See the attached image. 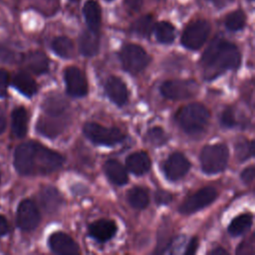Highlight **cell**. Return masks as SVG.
Listing matches in <instances>:
<instances>
[{
	"label": "cell",
	"mask_w": 255,
	"mask_h": 255,
	"mask_svg": "<svg viewBox=\"0 0 255 255\" xmlns=\"http://www.w3.org/2000/svg\"><path fill=\"white\" fill-rule=\"evenodd\" d=\"M64 157L37 141H27L18 145L14 152V166L22 175L48 174L59 169Z\"/></svg>",
	"instance_id": "1"
},
{
	"label": "cell",
	"mask_w": 255,
	"mask_h": 255,
	"mask_svg": "<svg viewBox=\"0 0 255 255\" xmlns=\"http://www.w3.org/2000/svg\"><path fill=\"white\" fill-rule=\"evenodd\" d=\"M240 60L239 50L234 44L220 37L214 38L200 60L205 80L211 81L227 70L238 68Z\"/></svg>",
	"instance_id": "2"
},
{
	"label": "cell",
	"mask_w": 255,
	"mask_h": 255,
	"mask_svg": "<svg viewBox=\"0 0 255 255\" xmlns=\"http://www.w3.org/2000/svg\"><path fill=\"white\" fill-rule=\"evenodd\" d=\"M209 111L201 104L193 103L178 110L175 115L176 123L189 135H200L208 125Z\"/></svg>",
	"instance_id": "3"
},
{
	"label": "cell",
	"mask_w": 255,
	"mask_h": 255,
	"mask_svg": "<svg viewBox=\"0 0 255 255\" xmlns=\"http://www.w3.org/2000/svg\"><path fill=\"white\" fill-rule=\"evenodd\" d=\"M229 151L224 143L209 144L202 148L199 156L201 169L207 174H215L225 169Z\"/></svg>",
	"instance_id": "4"
},
{
	"label": "cell",
	"mask_w": 255,
	"mask_h": 255,
	"mask_svg": "<svg viewBox=\"0 0 255 255\" xmlns=\"http://www.w3.org/2000/svg\"><path fill=\"white\" fill-rule=\"evenodd\" d=\"M84 133L95 144L107 146L116 145L126 138V135L118 128H107L97 123L85 124Z\"/></svg>",
	"instance_id": "5"
},
{
	"label": "cell",
	"mask_w": 255,
	"mask_h": 255,
	"mask_svg": "<svg viewBox=\"0 0 255 255\" xmlns=\"http://www.w3.org/2000/svg\"><path fill=\"white\" fill-rule=\"evenodd\" d=\"M119 57L123 68L130 74L141 72L150 62V57L145 50L135 44H128L124 46Z\"/></svg>",
	"instance_id": "6"
},
{
	"label": "cell",
	"mask_w": 255,
	"mask_h": 255,
	"mask_svg": "<svg viewBox=\"0 0 255 255\" xmlns=\"http://www.w3.org/2000/svg\"><path fill=\"white\" fill-rule=\"evenodd\" d=\"M210 33V24L206 20L190 22L182 32L180 42L188 50H198L205 43Z\"/></svg>",
	"instance_id": "7"
},
{
	"label": "cell",
	"mask_w": 255,
	"mask_h": 255,
	"mask_svg": "<svg viewBox=\"0 0 255 255\" xmlns=\"http://www.w3.org/2000/svg\"><path fill=\"white\" fill-rule=\"evenodd\" d=\"M199 91V86L194 80L166 81L160 86V94L168 100H186L193 98Z\"/></svg>",
	"instance_id": "8"
},
{
	"label": "cell",
	"mask_w": 255,
	"mask_h": 255,
	"mask_svg": "<svg viewBox=\"0 0 255 255\" xmlns=\"http://www.w3.org/2000/svg\"><path fill=\"white\" fill-rule=\"evenodd\" d=\"M217 197V190L212 186H205L190 195L180 205L179 211L182 214H191L211 204Z\"/></svg>",
	"instance_id": "9"
},
{
	"label": "cell",
	"mask_w": 255,
	"mask_h": 255,
	"mask_svg": "<svg viewBox=\"0 0 255 255\" xmlns=\"http://www.w3.org/2000/svg\"><path fill=\"white\" fill-rule=\"evenodd\" d=\"M40 222V212L31 199L22 200L17 208V224L24 231L35 229Z\"/></svg>",
	"instance_id": "10"
},
{
	"label": "cell",
	"mask_w": 255,
	"mask_h": 255,
	"mask_svg": "<svg viewBox=\"0 0 255 255\" xmlns=\"http://www.w3.org/2000/svg\"><path fill=\"white\" fill-rule=\"evenodd\" d=\"M68 123L69 116L67 114L60 116L45 114L44 117L39 118L36 128L39 133L43 134L44 136L52 138L58 136L67 127Z\"/></svg>",
	"instance_id": "11"
},
{
	"label": "cell",
	"mask_w": 255,
	"mask_h": 255,
	"mask_svg": "<svg viewBox=\"0 0 255 255\" xmlns=\"http://www.w3.org/2000/svg\"><path fill=\"white\" fill-rule=\"evenodd\" d=\"M190 166V162L182 153L173 152L163 163V172L168 180L176 181L184 177Z\"/></svg>",
	"instance_id": "12"
},
{
	"label": "cell",
	"mask_w": 255,
	"mask_h": 255,
	"mask_svg": "<svg viewBox=\"0 0 255 255\" xmlns=\"http://www.w3.org/2000/svg\"><path fill=\"white\" fill-rule=\"evenodd\" d=\"M64 80L70 96L82 98L88 94L87 80L83 72L77 67H68L64 72Z\"/></svg>",
	"instance_id": "13"
},
{
	"label": "cell",
	"mask_w": 255,
	"mask_h": 255,
	"mask_svg": "<svg viewBox=\"0 0 255 255\" xmlns=\"http://www.w3.org/2000/svg\"><path fill=\"white\" fill-rule=\"evenodd\" d=\"M50 249L60 255H74L79 254L80 249L75 240L64 232H55L50 235L49 240Z\"/></svg>",
	"instance_id": "14"
},
{
	"label": "cell",
	"mask_w": 255,
	"mask_h": 255,
	"mask_svg": "<svg viewBox=\"0 0 255 255\" xmlns=\"http://www.w3.org/2000/svg\"><path fill=\"white\" fill-rule=\"evenodd\" d=\"M117 229L118 227L114 220L99 219L89 225L88 233L96 241L105 243L115 236Z\"/></svg>",
	"instance_id": "15"
},
{
	"label": "cell",
	"mask_w": 255,
	"mask_h": 255,
	"mask_svg": "<svg viewBox=\"0 0 255 255\" xmlns=\"http://www.w3.org/2000/svg\"><path fill=\"white\" fill-rule=\"evenodd\" d=\"M105 92L109 99L119 107L124 106L128 101L127 86L121 78L116 76L108 78L105 84Z\"/></svg>",
	"instance_id": "16"
},
{
	"label": "cell",
	"mask_w": 255,
	"mask_h": 255,
	"mask_svg": "<svg viewBox=\"0 0 255 255\" xmlns=\"http://www.w3.org/2000/svg\"><path fill=\"white\" fill-rule=\"evenodd\" d=\"M127 168L135 175H142L150 168L151 161L144 151H136L129 154L126 159Z\"/></svg>",
	"instance_id": "17"
},
{
	"label": "cell",
	"mask_w": 255,
	"mask_h": 255,
	"mask_svg": "<svg viewBox=\"0 0 255 255\" xmlns=\"http://www.w3.org/2000/svg\"><path fill=\"white\" fill-rule=\"evenodd\" d=\"M100 47L99 32L88 29L84 31L79 38V49L85 57L95 56Z\"/></svg>",
	"instance_id": "18"
},
{
	"label": "cell",
	"mask_w": 255,
	"mask_h": 255,
	"mask_svg": "<svg viewBox=\"0 0 255 255\" xmlns=\"http://www.w3.org/2000/svg\"><path fill=\"white\" fill-rule=\"evenodd\" d=\"M23 62L25 66L36 75L45 74L49 70V59L41 51H33L28 53L23 58Z\"/></svg>",
	"instance_id": "19"
},
{
	"label": "cell",
	"mask_w": 255,
	"mask_h": 255,
	"mask_svg": "<svg viewBox=\"0 0 255 255\" xmlns=\"http://www.w3.org/2000/svg\"><path fill=\"white\" fill-rule=\"evenodd\" d=\"M104 171L108 178L116 185H125L128 180L126 168L115 159H109L105 162Z\"/></svg>",
	"instance_id": "20"
},
{
	"label": "cell",
	"mask_w": 255,
	"mask_h": 255,
	"mask_svg": "<svg viewBox=\"0 0 255 255\" xmlns=\"http://www.w3.org/2000/svg\"><path fill=\"white\" fill-rule=\"evenodd\" d=\"M12 86L27 98L33 97L38 90L36 82L25 72H19L12 79Z\"/></svg>",
	"instance_id": "21"
},
{
	"label": "cell",
	"mask_w": 255,
	"mask_h": 255,
	"mask_svg": "<svg viewBox=\"0 0 255 255\" xmlns=\"http://www.w3.org/2000/svg\"><path fill=\"white\" fill-rule=\"evenodd\" d=\"M40 200L47 212L57 211L63 204V198L59 191L52 186H45L40 192Z\"/></svg>",
	"instance_id": "22"
},
{
	"label": "cell",
	"mask_w": 255,
	"mask_h": 255,
	"mask_svg": "<svg viewBox=\"0 0 255 255\" xmlns=\"http://www.w3.org/2000/svg\"><path fill=\"white\" fill-rule=\"evenodd\" d=\"M12 132L17 137H23L28 129V114L25 108H16L11 115Z\"/></svg>",
	"instance_id": "23"
},
{
	"label": "cell",
	"mask_w": 255,
	"mask_h": 255,
	"mask_svg": "<svg viewBox=\"0 0 255 255\" xmlns=\"http://www.w3.org/2000/svg\"><path fill=\"white\" fill-rule=\"evenodd\" d=\"M83 13L89 29L99 32L101 26V7L95 0H88L84 4Z\"/></svg>",
	"instance_id": "24"
},
{
	"label": "cell",
	"mask_w": 255,
	"mask_h": 255,
	"mask_svg": "<svg viewBox=\"0 0 255 255\" xmlns=\"http://www.w3.org/2000/svg\"><path fill=\"white\" fill-rule=\"evenodd\" d=\"M67 102L59 95L48 97L43 103V110L46 115H66L67 114Z\"/></svg>",
	"instance_id": "25"
},
{
	"label": "cell",
	"mask_w": 255,
	"mask_h": 255,
	"mask_svg": "<svg viewBox=\"0 0 255 255\" xmlns=\"http://www.w3.org/2000/svg\"><path fill=\"white\" fill-rule=\"evenodd\" d=\"M253 216L251 213H243L236 216L228 226V232L232 236H239L248 231L252 225Z\"/></svg>",
	"instance_id": "26"
},
{
	"label": "cell",
	"mask_w": 255,
	"mask_h": 255,
	"mask_svg": "<svg viewBox=\"0 0 255 255\" xmlns=\"http://www.w3.org/2000/svg\"><path fill=\"white\" fill-rule=\"evenodd\" d=\"M127 199L128 203L135 209L145 208L149 201L147 190L139 186H135L129 189L127 194Z\"/></svg>",
	"instance_id": "27"
},
{
	"label": "cell",
	"mask_w": 255,
	"mask_h": 255,
	"mask_svg": "<svg viewBox=\"0 0 255 255\" xmlns=\"http://www.w3.org/2000/svg\"><path fill=\"white\" fill-rule=\"evenodd\" d=\"M51 47L52 50L63 59H70L74 55V45L68 37L60 36L55 38L51 44Z\"/></svg>",
	"instance_id": "28"
},
{
	"label": "cell",
	"mask_w": 255,
	"mask_h": 255,
	"mask_svg": "<svg viewBox=\"0 0 255 255\" xmlns=\"http://www.w3.org/2000/svg\"><path fill=\"white\" fill-rule=\"evenodd\" d=\"M154 34L156 40L161 44H170L175 38V28L172 24L166 21H161L155 24Z\"/></svg>",
	"instance_id": "29"
},
{
	"label": "cell",
	"mask_w": 255,
	"mask_h": 255,
	"mask_svg": "<svg viewBox=\"0 0 255 255\" xmlns=\"http://www.w3.org/2000/svg\"><path fill=\"white\" fill-rule=\"evenodd\" d=\"M153 29V19L150 15H144L139 17L131 26L133 33L140 37H148Z\"/></svg>",
	"instance_id": "30"
},
{
	"label": "cell",
	"mask_w": 255,
	"mask_h": 255,
	"mask_svg": "<svg viewBox=\"0 0 255 255\" xmlns=\"http://www.w3.org/2000/svg\"><path fill=\"white\" fill-rule=\"evenodd\" d=\"M246 17L242 10H235L229 13L225 18V26L229 31L236 32L245 26Z\"/></svg>",
	"instance_id": "31"
},
{
	"label": "cell",
	"mask_w": 255,
	"mask_h": 255,
	"mask_svg": "<svg viewBox=\"0 0 255 255\" xmlns=\"http://www.w3.org/2000/svg\"><path fill=\"white\" fill-rule=\"evenodd\" d=\"M254 155V141L253 140H243L236 143L235 146V156L240 162Z\"/></svg>",
	"instance_id": "32"
},
{
	"label": "cell",
	"mask_w": 255,
	"mask_h": 255,
	"mask_svg": "<svg viewBox=\"0 0 255 255\" xmlns=\"http://www.w3.org/2000/svg\"><path fill=\"white\" fill-rule=\"evenodd\" d=\"M145 139L151 145L160 146V145H163L167 141L168 136H167V134L165 133V131L163 130L162 128L153 127L151 128H149L148 131L146 132Z\"/></svg>",
	"instance_id": "33"
},
{
	"label": "cell",
	"mask_w": 255,
	"mask_h": 255,
	"mask_svg": "<svg viewBox=\"0 0 255 255\" xmlns=\"http://www.w3.org/2000/svg\"><path fill=\"white\" fill-rule=\"evenodd\" d=\"M19 56L12 49L4 44H0V62L12 64L19 61Z\"/></svg>",
	"instance_id": "34"
},
{
	"label": "cell",
	"mask_w": 255,
	"mask_h": 255,
	"mask_svg": "<svg viewBox=\"0 0 255 255\" xmlns=\"http://www.w3.org/2000/svg\"><path fill=\"white\" fill-rule=\"evenodd\" d=\"M220 122L223 127L229 128H231L237 125L235 114H234V111L232 108L228 107L222 112L221 117H220Z\"/></svg>",
	"instance_id": "35"
},
{
	"label": "cell",
	"mask_w": 255,
	"mask_h": 255,
	"mask_svg": "<svg viewBox=\"0 0 255 255\" xmlns=\"http://www.w3.org/2000/svg\"><path fill=\"white\" fill-rule=\"evenodd\" d=\"M236 254L238 255H254V236L251 235V237L245 241H242L237 249Z\"/></svg>",
	"instance_id": "36"
},
{
	"label": "cell",
	"mask_w": 255,
	"mask_h": 255,
	"mask_svg": "<svg viewBox=\"0 0 255 255\" xmlns=\"http://www.w3.org/2000/svg\"><path fill=\"white\" fill-rule=\"evenodd\" d=\"M155 202L158 205H165L168 204L172 200V195L165 190H157L154 195Z\"/></svg>",
	"instance_id": "37"
},
{
	"label": "cell",
	"mask_w": 255,
	"mask_h": 255,
	"mask_svg": "<svg viewBox=\"0 0 255 255\" xmlns=\"http://www.w3.org/2000/svg\"><path fill=\"white\" fill-rule=\"evenodd\" d=\"M8 80H9L8 73L5 70L0 69V98H3L6 96Z\"/></svg>",
	"instance_id": "38"
},
{
	"label": "cell",
	"mask_w": 255,
	"mask_h": 255,
	"mask_svg": "<svg viewBox=\"0 0 255 255\" xmlns=\"http://www.w3.org/2000/svg\"><path fill=\"white\" fill-rule=\"evenodd\" d=\"M254 177H255V167L253 165H250L249 167L245 168L241 172V179L246 184L251 183L254 180Z\"/></svg>",
	"instance_id": "39"
},
{
	"label": "cell",
	"mask_w": 255,
	"mask_h": 255,
	"mask_svg": "<svg viewBox=\"0 0 255 255\" xmlns=\"http://www.w3.org/2000/svg\"><path fill=\"white\" fill-rule=\"evenodd\" d=\"M125 4L128 9L137 11L142 5V0H125Z\"/></svg>",
	"instance_id": "40"
},
{
	"label": "cell",
	"mask_w": 255,
	"mask_h": 255,
	"mask_svg": "<svg viewBox=\"0 0 255 255\" xmlns=\"http://www.w3.org/2000/svg\"><path fill=\"white\" fill-rule=\"evenodd\" d=\"M197 246H198V240L197 238H192L190 241H189V244L187 245L186 247V250L184 251V254H194L196 252V249H197Z\"/></svg>",
	"instance_id": "41"
},
{
	"label": "cell",
	"mask_w": 255,
	"mask_h": 255,
	"mask_svg": "<svg viewBox=\"0 0 255 255\" xmlns=\"http://www.w3.org/2000/svg\"><path fill=\"white\" fill-rule=\"evenodd\" d=\"M8 231H9L8 221L5 218V216L0 214V236H3L5 234H7Z\"/></svg>",
	"instance_id": "42"
},
{
	"label": "cell",
	"mask_w": 255,
	"mask_h": 255,
	"mask_svg": "<svg viewBox=\"0 0 255 255\" xmlns=\"http://www.w3.org/2000/svg\"><path fill=\"white\" fill-rule=\"evenodd\" d=\"M6 128V118L3 109L0 107V134L5 130Z\"/></svg>",
	"instance_id": "43"
},
{
	"label": "cell",
	"mask_w": 255,
	"mask_h": 255,
	"mask_svg": "<svg viewBox=\"0 0 255 255\" xmlns=\"http://www.w3.org/2000/svg\"><path fill=\"white\" fill-rule=\"evenodd\" d=\"M210 254H212V255H223V254H228V252L226 251V250H224L223 248H221V247H217L216 249H213L212 251H210L209 252Z\"/></svg>",
	"instance_id": "44"
},
{
	"label": "cell",
	"mask_w": 255,
	"mask_h": 255,
	"mask_svg": "<svg viewBox=\"0 0 255 255\" xmlns=\"http://www.w3.org/2000/svg\"><path fill=\"white\" fill-rule=\"evenodd\" d=\"M211 1H214V2H215V1H217V0H211Z\"/></svg>",
	"instance_id": "45"
},
{
	"label": "cell",
	"mask_w": 255,
	"mask_h": 255,
	"mask_svg": "<svg viewBox=\"0 0 255 255\" xmlns=\"http://www.w3.org/2000/svg\"><path fill=\"white\" fill-rule=\"evenodd\" d=\"M248 1H254V0H248Z\"/></svg>",
	"instance_id": "46"
},
{
	"label": "cell",
	"mask_w": 255,
	"mask_h": 255,
	"mask_svg": "<svg viewBox=\"0 0 255 255\" xmlns=\"http://www.w3.org/2000/svg\"><path fill=\"white\" fill-rule=\"evenodd\" d=\"M72 1H78V0H72Z\"/></svg>",
	"instance_id": "47"
},
{
	"label": "cell",
	"mask_w": 255,
	"mask_h": 255,
	"mask_svg": "<svg viewBox=\"0 0 255 255\" xmlns=\"http://www.w3.org/2000/svg\"><path fill=\"white\" fill-rule=\"evenodd\" d=\"M106 1H112V0H106Z\"/></svg>",
	"instance_id": "48"
},
{
	"label": "cell",
	"mask_w": 255,
	"mask_h": 255,
	"mask_svg": "<svg viewBox=\"0 0 255 255\" xmlns=\"http://www.w3.org/2000/svg\"><path fill=\"white\" fill-rule=\"evenodd\" d=\"M0 178H1V176H0Z\"/></svg>",
	"instance_id": "49"
}]
</instances>
